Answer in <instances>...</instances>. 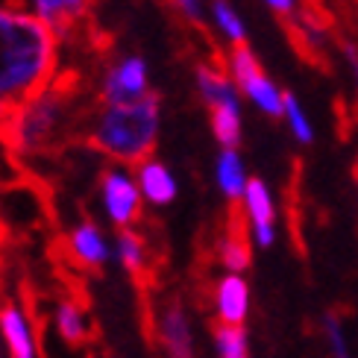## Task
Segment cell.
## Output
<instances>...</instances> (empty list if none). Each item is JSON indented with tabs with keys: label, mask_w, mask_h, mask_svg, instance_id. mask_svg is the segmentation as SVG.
<instances>
[{
	"label": "cell",
	"mask_w": 358,
	"mask_h": 358,
	"mask_svg": "<svg viewBox=\"0 0 358 358\" xmlns=\"http://www.w3.org/2000/svg\"><path fill=\"white\" fill-rule=\"evenodd\" d=\"M59 53L62 44L38 18L15 0H0V97L18 106L53 85Z\"/></svg>",
	"instance_id": "6da1fadb"
},
{
	"label": "cell",
	"mask_w": 358,
	"mask_h": 358,
	"mask_svg": "<svg viewBox=\"0 0 358 358\" xmlns=\"http://www.w3.org/2000/svg\"><path fill=\"white\" fill-rule=\"evenodd\" d=\"M162 132V97L153 92L138 103L124 106H100V112L88 124L85 141L97 153L106 156L112 165L136 168L156 150Z\"/></svg>",
	"instance_id": "7a4b0ae2"
},
{
	"label": "cell",
	"mask_w": 358,
	"mask_h": 358,
	"mask_svg": "<svg viewBox=\"0 0 358 358\" xmlns=\"http://www.w3.org/2000/svg\"><path fill=\"white\" fill-rule=\"evenodd\" d=\"M73 124V94L62 83L18 103L6 124L3 141L18 156H44L65 141Z\"/></svg>",
	"instance_id": "3957f363"
},
{
	"label": "cell",
	"mask_w": 358,
	"mask_h": 358,
	"mask_svg": "<svg viewBox=\"0 0 358 358\" xmlns=\"http://www.w3.org/2000/svg\"><path fill=\"white\" fill-rule=\"evenodd\" d=\"M197 94L208 109V127L217 141V150H241L244 138V100L227 68H217L212 62L197 65L194 73Z\"/></svg>",
	"instance_id": "277c9868"
},
{
	"label": "cell",
	"mask_w": 358,
	"mask_h": 358,
	"mask_svg": "<svg viewBox=\"0 0 358 358\" xmlns=\"http://www.w3.org/2000/svg\"><path fill=\"white\" fill-rule=\"evenodd\" d=\"M227 73L232 77L241 100H247L259 115L271 117V121H282L285 92L276 85V80L267 77V71L262 68L256 50L247 48V44H241V48H229Z\"/></svg>",
	"instance_id": "5b68a950"
},
{
	"label": "cell",
	"mask_w": 358,
	"mask_h": 358,
	"mask_svg": "<svg viewBox=\"0 0 358 358\" xmlns=\"http://www.w3.org/2000/svg\"><path fill=\"white\" fill-rule=\"evenodd\" d=\"M100 208L106 220L117 232L124 229H132L136 223L141 220V212H144V197L138 191V182H136V173L127 165H109L106 171L100 173Z\"/></svg>",
	"instance_id": "8992f818"
},
{
	"label": "cell",
	"mask_w": 358,
	"mask_h": 358,
	"mask_svg": "<svg viewBox=\"0 0 358 358\" xmlns=\"http://www.w3.org/2000/svg\"><path fill=\"white\" fill-rule=\"evenodd\" d=\"M153 94L150 62L141 53H121L100 77V106H124Z\"/></svg>",
	"instance_id": "52a82bcc"
},
{
	"label": "cell",
	"mask_w": 358,
	"mask_h": 358,
	"mask_svg": "<svg viewBox=\"0 0 358 358\" xmlns=\"http://www.w3.org/2000/svg\"><path fill=\"white\" fill-rule=\"evenodd\" d=\"M65 250L71 262L85 271H103L115 259V241H109V235L94 220L73 223L65 235Z\"/></svg>",
	"instance_id": "ba28073f"
},
{
	"label": "cell",
	"mask_w": 358,
	"mask_h": 358,
	"mask_svg": "<svg viewBox=\"0 0 358 358\" xmlns=\"http://www.w3.org/2000/svg\"><path fill=\"white\" fill-rule=\"evenodd\" d=\"M15 3L38 18L59 38V44H65L92 12V0H15Z\"/></svg>",
	"instance_id": "9c48e42d"
},
{
	"label": "cell",
	"mask_w": 358,
	"mask_h": 358,
	"mask_svg": "<svg viewBox=\"0 0 358 358\" xmlns=\"http://www.w3.org/2000/svg\"><path fill=\"white\" fill-rule=\"evenodd\" d=\"M156 338L168 358H194V329L185 306L165 300L156 311Z\"/></svg>",
	"instance_id": "30bf717a"
},
{
	"label": "cell",
	"mask_w": 358,
	"mask_h": 358,
	"mask_svg": "<svg viewBox=\"0 0 358 358\" xmlns=\"http://www.w3.org/2000/svg\"><path fill=\"white\" fill-rule=\"evenodd\" d=\"M250 282L241 273H223L212 288L215 317L223 326H244L250 317Z\"/></svg>",
	"instance_id": "8fae6325"
},
{
	"label": "cell",
	"mask_w": 358,
	"mask_h": 358,
	"mask_svg": "<svg viewBox=\"0 0 358 358\" xmlns=\"http://www.w3.org/2000/svg\"><path fill=\"white\" fill-rule=\"evenodd\" d=\"M132 173H136V182H138L144 203H150L156 208H165L179 197V179L171 171L168 162L150 156V159H144L141 165L132 168Z\"/></svg>",
	"instance_id": "7c38bea8"
},
{
	"label": "cell",
	"mask_w": 358,
	"mask_h": 358,
	"mask_svg": "<svg viewBox=\"0 0 358 358\" xmlns=\"http://www.w3.org/2000/svg\"><path fill=\"white\" fill-rule=\"evenodd\" d=\"M0 338H3L9 358H38L33 326H29L27 311L18 303L0 306Z\"/></svg>",
	"instance_id": "4fadbf2b"
},
{
	"label": "cell",
	"mask_w": 358,
	"mask_h": 358,
	"mask_svg": "<svg viewBox=\"0 0 358 358\" xmlns=\"http://www.w3.org/2000/svg\"><path fill=\"white\" fill-rule=\"evenodd\" d=\"M276 197L271 185L262 176H250L247 191L241 197V217L247 223V229H259V227H276Z\"/></svg>",
	"instance_id": "5bb4252c"
},
{
	"label": "cell",
	"mask_w": 358,
	"mask_h": 358,
	"mask_svg": "<svg viewBox=\"0 0 358 358\" xmlns=\"http://www.w3.org/2000/svg\"><path fill=\"white\" fill-rule=\"evenodd\" d=\"M250 182L241 150H217L215 156V185L227 203H241Z\"/></svg>",
	"instance_id": "9a60e30c"
},
{
	"label": "cell",
	"mask_w": 358,
	"mask_h": 358,
	"mask_svg": "<svg viewBox=\"0 0 358 358\" xmlns=\"http://www.w3.org/2000/svg\"><path fill=\"white\" fill-rule=\"evenodd\" d=\"M217 262L227 273H247L250 264H252V241H250V232L247 227L238 229L232 227L229 232L220 235L217 241Z\"/></svg>",
	"instance_id": "2e32d148"
},
{
	"label": "cell",
	"mask_w": 358,
	"mask_h": 358,
	"mask_svg": "<svg viewBox=\"0 0 358 358\" xmlns=\"http://www.w3.org/2000/svg\"><path fill=\"white\" fill-rule=\"evenodd\" d=\"M53 323L59 338L71 347H83L88 341V317L77 300H59L53 308Z\"/></svg>",
	"instance_id": "e0dca14e"
},
{
	"label": "cell",
	"mask_w": 358,
	"mask_h": 358,
	"mask_svg": "<svg viewBox=\"0 0 358 358\" xmlns=\"http://www.w3.org/2000/svg\"><path fill=\"white\" fill-rule=\"evenodd\" d=\"M208 24L217 29V36L223 41H229L232 48H241L247 44V24L241 18L229 0H208Z\"/></svg>",
	"instance_id": "ac0fdd59"
},
{
	"label": "cell",
	"mask_w": 358,
	"mask_h": 358,
	"mask_svg": "<svg viewBox=\"0 0 358 358\" xmlns=\"http://www.w3.org/2000/svg\"><path fill=\"white\" fill-rule=\"evenodd\" d=\"M115 259L129 276H141L147 271V241L136 229H124L115 238Z\"/></svg>",
	"instance_id": "d6986e66"
},
{
	"label": "cell",
	"mask_w": 358,
	"mask_h": 358,
	"mask_svg": "<svg viewBox=\"0 0 358 358\" xmlns=\"http://www.w3.org/2000/svg\"><path fill=\"white\" fill-rule=\"evenodd\" d=\"M282 121H285V127H288V132H291V138H294L296 144H303V147L315 144V136H317V132H315V124H311V117H308L306 106H303L300 97H296L294 92H285Z\"/></svg>",
	"instance_id": "ffe728a7"
},
{
	"label": "cell",
	"mask_w": 358,
	"mask_h": 358,
	"mask_svg": "<svg viewBox=\"0 0 358 358\" xmlns=\"http://www.w3.org/2000/svg\"><path fill=\"white\" fill-rule=\"evenodd\" d=\"M217 358H250V335L244 326H223L217 323L212 329Z\"/></svg>",
	"instance_id": "44dd1931"
},
{
	"label": "cell",
	"mask_w": 358,
	"mask_h": 358,
	"mask_svg": "<svg viewBox=\"0 0 358 358\" xmlns=\"http://www.w3.org/2000/svg\"><path fill=\"white\" fill-rule=\"evenodd\" d=\"M291 24H294L296 33H300V38H303V44L308 50H323L326 44H329V27H326L323 21H317V18H311L308 12H300Z\"/></svg>",
	"instance_id": "7402d4cb"
},
{
	"label": "cell",
	"mask_w": 358,
	"mask_h": 358,
	"mask_svg": "<svg viewBox=\"0 0 358 358\" xmlns=\"http://www.w3.org/2000/svg\"><path fill=\"white\" fill-rule=\"evenodd\" d=\"M323 338H326V350H329V358H352L350 355V344H347V332L344 323H341L338 315H323Z\"/></svg>",
	"instance_id": "603a6c76"
},
{
	"label": "cell",
	"mask_w": 358,
	"mask_h": 358,
	"mask_svg": "<svg viewBox=\"0 0 358 358\" xmlns=\"http://www.w3.org/2000/svg\"><path fill=\"white\" fill-rule=\"evenodd\" d=\"M168 3L194 27L208 24V0H168Z\"/></svg>",
	"instance_id": "cb8c5ba5"
},
{
	"label": "cell",
	"mask_w": 358,
	"mask_h": 358,
	"mask_svg": "<svg viewBox=\"0 0 358 358\" xmlns=\"http://www.w3.org/2000/svg\"><path fill=\"white\" fill-rule=\"evenodd\" d=\"M262 3L271 9L273 15H279V18H288V21H294L296 15L303 12L300 9V0H262Z\"/></svg>",
	"instance_id": "d4e9b609"
},
{
	"label": "cell",
	"mask_w": 358,
	"mask_h": 358,
	"mask_svg": "<svg viewBox=\"0 0 358 358\" xmlns=\"http://www.w3.org/2000/svg\"><path fill=\"white\" fill-rule=\"evenodd\" d=\"M341 59L347 62L350 73H352V80L358 83V48L352 41H341Z\"/></svg>",
	"instance_id": "484cf974"
},
{
	"label": "cell",
	"mask_w": 358,
	"mask_h": 358,
	"mask_svg": "<svg viewBox=\"0 0 358 358\" xmlns=\"http://www.w3.org/2000/svg\"><path fill=\"white\" fill-rule=\"evenodd\" d=\"M12 112H15V103H9V100L0 97V136H3V132H6V124H9Z\"/></svg>",
	"instance_id": "4316f807"
},
{
	"label": "cell",
	"mask_w": 358,
	"mask_h": 358,
	"mask_svg": "<svg viewBox=\"0 0 358 358\" xmlns=\"http://www.w3.org/2000/svg\"><path fill=\"white\" fill-rule=\"evenodd\" d=\"M92 358H109V355H106V352H94Z\"/></svg>",
	"instance_id": "83f0119b"
},
{
	"label": "cell",
	"mask_w": 358,
	"mask_h": 358,
	"mask_svg": "<svg viewBox=\"0 0 358 358\" xmlns=\"http://www.w3.org/2000/svg\"><path fill=\"white\" fill-rule=\"evenodd\" d=\"M355 185H358V168H355Z\"/></svg>",
	"instance_id": "f1b7e54d"
}]
</instances>
